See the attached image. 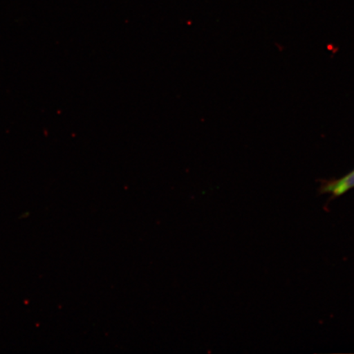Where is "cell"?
Masks as SVG:
<instances>
[{
  "instance_id": "1",
  "label": "cell",
  "mask_w": 354,
  "mask_h": 354,
  "mask_svg": "<svg viewBox=\"0 0 354 354\" xmlns=\"http://www.w3.org/2000/svg\"><path fill=\"white\" fill-rule=\"evenodd\" d=\"M354 187V171L344 178L331 181V183L324 185L322 190L326 193H331L334 196H339L346 192V190Z\"/></svg>"
}]
</instances>
